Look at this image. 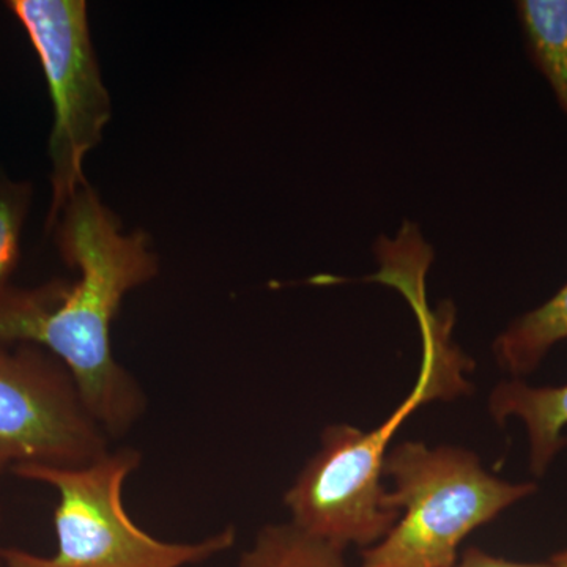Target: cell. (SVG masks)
Here are the masks:
<instances>
[{
  "label": "cell",
  "mask_w": 567,
  "mask_h": 567,
  "mask_svg": "<svg viewBox=\"0 0 567 567\" xmlns=\"http://www.w3.org/2000/svg\"><path fill=\"white\" fill-rule=\"evenodd\" d=\"M54 227L62 259L80 279L3 290L0 344L35 346L58 358L96 423L110 439H122L147 410V395L115 360L112 323L125 295L158 275V256L147 234H123L121 219L89 183Z\"/></svg>",
  "instance_id": "6da1fadb"
},
{
  "label": "cell",
  "mask_w": 567,
  "mask_h": 567,
  "mask_svg": "<svg viewBox=\"0 0 567 567\" xmlns=\"http://www.w3.org/2000/svg\"><path fill=\"white\" fill-rule=\"evenodd\" d=\"M423 336V364L412 393L385 423L371 431L330 424L320 436V450L309 458L284 495L290 522L309 535L344 548L375 546L393 529L401 511L382 484L390 443L406 417L421 405L466 393L468 368L447 331Z\"/></svg>",
  "instance_id": "7a4b0ae2"
},
{
  "label": "cell",
  "mask_w": 567,
  "mask_h": 567,
  "mask_svg": "<svg viewBox=\"0 0 567 567\" xmlns=\"http://www.w3.org/2000/svg\"><path fill=\"white\" fill-rule=\"evenodd\" d=\"M141 462L140 451L121 447L82 466H13L14 476L58 492V548L47 557L24 548L3 547L2 566L186 567L203 565L234 547V527L199 543H167L134 524L123 503V488Z\"/></svg>",
  "instance_id": "3957f363"
},
{
  "label": "cell",
  "mask_w": 567,
  "mask_h": 567,
  "mask_svg": "<svg viewBox=\"0 0 567 567\" xmlns=\"http://www.w3.org/2000/svg\"><path fill=\"white\" fill-rule=\"evenodd\" d=\"M385 475L393 480L391 503L401 517L380 543L361 551L354 567H454L466 536L537 488L499 480L464 447L421 442L394 446Z\"/></svg>",
  "instance_id": "277c9868"
},
{
  "label": "cell",
  "mask_w": 567,
  "mask_h": 567,
  "mask_svg": "<svg viewBox=\"0 0 567 567\" xmlns=\"http://www.w3.org/2000/svg\"><path fill=\"white\" fill-rule=\"evenodd\" d=\"M9 9L39 55L54 107L48 142L52 203L47 229L51 230L71 197L87 185L84 159L102 142L111 121V96L93 50L84 0H11Z\"/></svg>",
  "instance_id": "5b68a950"
},
{
  "label": "cell",
  "mask_w": 567,
  "mask_h": 567,
  "mask_svg": "<svg viewBox=\"0 0 567 567\" xmlns=\"http://www.w3.org/2000/svg\"><path fill=\"white\" fill-rule=\"evenodd\" d=\"M110 440L58 358L0 344V475L18 465H87Z\"/></svg>",
  "instance_id": "8992f818"
},
{
  "label": "cell",
  "mask_w": 567,
  "mask_h": 567,
  "mask_svg": "<svg viewBox=\"0 0 567 567\" xmlns=\"http://www.w3.org/2000/svg\"><path fill=\"white\" fill-rule=\"evenodd\" d=\"M488 412L496 424L517 417L527 429L529 468L544 476L555 457L567 446V383L533 386L522 379L507 380L492 391Z\"/></svg>",
  "instance_id": "52a82bcc"
},
{
  "label": "cell",
  "mask_w": 567,
  "mask_h": 567,
  "mask_svg": "<svg viewBox=\"0 0 567 567\" xmlns=\"http://www.w3.org/2000/svg\"><path fill=\"white\" fill-rule=\"evenodd\" d=\"M567 339V284L539 308L518 317L496 338L494 354L513 379L532 374L551 347Z\"/></svg>",
  "instance_id": "ba28073f"
},
{
  "label": "cell",
  "mask_w": 567,
  "mask_h": 567,
  "mask_svg": "<svg viewBox=\"0 0 567 567\" xmlns=\"http://www.w3.org/2000/svg\"><path fill=\"white\" fill-rule=\"evenodd\" d=\"M516 9L529 59L567 117V0H520Z\"/></svg>",
  "instance_id": "9c48e42d"
},
{
  "label": "cell",
  "mask_w": 567,
  "mask_h": 567,
  "mask_svg": "<svg viewBox=\"0 0 567 567\" xmlns=\"http://www.w3.org/2000/svg\"><path fill=\"white\" fill-rule=\"evenodd\" d=\"M344 554V548L287 522L265 525L237 567H347Z\"/></svg>",
  "instance_id": "30bf717a"
},
{
  "label": "cell",
  "mask_w": 567,
  "mask_h": 567,
  "mask_svg": "<svg viewBox=\"0 0 567 567\" xmlns=\"http://www.w3.org/2000/svg\"><path fill=\"white\" fill-rule=\"evenodd\" d=\"M31 200V183L11 181L0 171V293L9 289L20 262L22 227Z\"/></svg>",
  "instance_id": "8fae6325"
},
{
  "label": "cell",
  "mask_w": 567,
  "mask_h": 567,
  "mask_svg": "<svg viewBox=\"0 0 567 567\" xmlns=\"http://www.w3.org/2000/svg\"><path fill=\"white\" fill-rule=\"evenodd\" d=\"M454 567H559L554 561L527 563L513 561V559L495 557L487 554L483 548L470 547L458 557Z\"/></svg>",
  "instance_id": "7c38bea8"
},
{
  "label": "cell",
  "mask_w": 567,
  "mask_h": 567,
  "mask_svg": "<svg viewBox=\"0 0 567 567\" xmlns=\"http://www.w3.org/2000/svg\"><path fill=\"white\" fill-rule=\"evenodd\" d=\"M550 559L559 567H567V548L566 550L558 551V554H555Z\"/></svg>",
  "instance_id": "4fadbf2b"
},
{
  "label": "cell",
  "mask_w": 567,
  "mask_h": 567,
  "mask_svg": "<svg viewBox=\"0 0 567 567\" xmlns=\"http://www.w3.org/2000/svg\"><path fill=\"white\" fill-rule=\"evenodd\" d=\"M0 518H2V503H0Z\"/></svg>",
  "instance_id": "5bb4252c"
},
{
  "label": "cell",
  "mask_w": 567,
  "mask_h": 567,
  "mask_svg": "<svg viewBox=\"0 0 567 567\" xmlns=\"http://www.w3.org/2000/svg\"><path fill=\"white\" fill-rule=\"evenodd\" d=\"M0 567H3V566H2V561H0Z\"/></svg>",
  "instance_id": "9a60e30c"
}]
</instances>
